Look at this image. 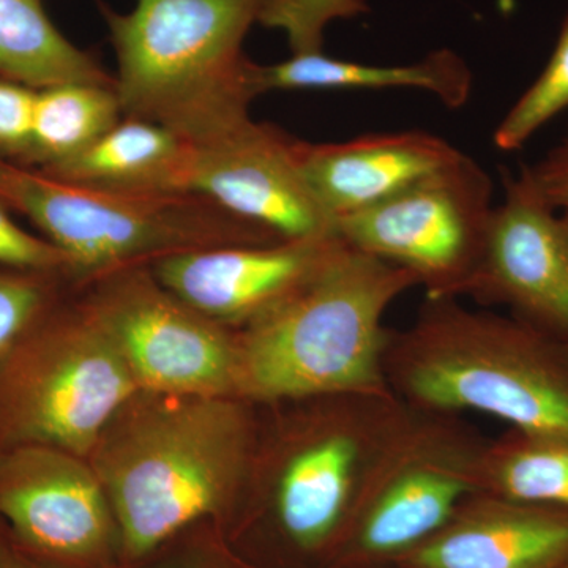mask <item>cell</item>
Masks as SVG:
<instances>
[{
  "label": "cell",
  "instance_id": "1",
  "mask_svg": "<svg viewBox=\"0 0 568 568\" xmlns=\"http://www.w3.org/2000/svg\"><path fill=\"white\" fill-rule=\"evenodd\" d=\"M416 275L342 237L323 264L235 335V395L298 402L342 394H392L384 361L388 306Z\"/></svg>",
  "mask_w": 568,
  "mask_h": 568
},
{
  "label": "cell",
  "instance_id": "2",
  "mask_svg": "<svg viewBox=\"0 0 568 568\" xmlns=\"http://www.w3.org/2000/svg\"><path fill=\"white\" fill-rule=\"evenodd\" d=\"M384 372L406 405L568 439V342L511 315L426 297L409 327L392 331Z\"/></svg>",
  "mask_w": 568,
  "mask_h": 568
},
{
  "label": "cell",
  "instance_id": "3",
  "mask_svg": "<svg viewBox=\"0 0 568 568\" xmlns=\"http://www.w3.org/2000/svg\"><path fill=\"white\" fill-rule=\"evenodd\" d=\"M148 394L123 405L91 454L136 556L219 507L254 447L252 417L231 396Z\"/></svg>",
  "mask_w": 568,
  "mask_h": 568
},
{
  "label": "cell",
  "instance_id": "4",
  "mask_svg": "<svg viewBox=\"0 0 568 568\" xmlns=\"http://www.w3.org/2000/svg\"><path fill=\"white\" fill-rule=\"evenodd\" d=\"M265 0H136L130 13L97 0L118 55L123 118L171 130L196 148L230 136L256 99L246 33Z\"/></svg>",
  "mask_w": 568,
  "mask_h": 568
},
{
  "label": "cell",
  "instance_id": "5",
  "mask_svg": "<svg viewBox=\"0 0 568 568\" xmlns=\"http://www.w3.org/2000/svg\"><path fill=\"white\" fill-rule=\"evenodd\" d=\"M0 203L39 227L70 261L74 286L171 254L284 239L201 194L144 196L62 182L0 156Z\"/></svg>",
  "mask_w": 568,
  "mask_h": 568
},
{
  "label": "cell",
  "instance_id": "6",
  "mask_svg": "<svg viewBox=\"0 0 568 568\" xmlns=\"http://www.w3.org/2000/svg\"><path fill=\"white\" fill-rule=\"evenodd\" d=\"M138 392L102 321L63 295L0 361V450L40 444L84 458Z\"/></svg>",
  "mask_w": 568,
  "mask_h": 568
},
{
  "label": "cell",
  "instance_id": "7",
  "mask_svg": "<svg viewBox=\"0 0 568 568\" xmlns=\"http://www.w3.org/2000/svg\"><path fill=\"white\" fill-rule=\"evenodd\" d=\"M487 443L457 414L403 402L347 517L354 551L390 558L439 532L467 497L484 493Z\"/></svg>",
  "mask_w": 568,
  "mask_h": 568
},
{
  "label": "cell",
  "instance_id": "8",
  "mask_svg": "<svg viewBox=\"0 0 568 568\" xmlns=\"http://www.w3.org/2000/svg\"><path fill=\"white\" fill-rule=\"evenodd\" d=\"M493 182L470 156L364 211L342 216L334 231L347 245L416 275L428 298L466 294L484 256Z\"/></svg>",
  "mask_w": 568,
  "mask_h": 568
},
{
  "label": "cell",
  "instance_id": "9",
  "mask_svg": "<svg viewBox=\"0 0 568 568\" xmlns=\"http://www.w3.org/2000/svg\"><path fill=\"white\" fill-rule=\"evenodd\" d=\"M88 286L82 301L121 347L140 390L235 395V336L170 293L151 265L111 272Z\"/></svg>",
  "mask_w": 568,
  "mask_h": 568
},
{
  "label": "cell",
  "instance_id": "10",
  "mask_svg": "<svg viewBox=\"0 0 568 568\" xmlns=\"http://www.w3.org/2000/svg\"><path fill=\"white\" fill-rule=\"evenodd\" d=\"M394 394L324 396L275 474L276 517L301 548H317L346 525L366 470L402 410Z\"/></svg>",
  "mask_w": 568,
  "mask_h": 568
},
{
  "label": "cell",
  "instance_id": "11",
  "mask_svg": "<svg viewBox=\"0 0 568 568\" xmlns=\"http://www.w3.org/2000/svg\"><path fill=\"white\" fill-rule=\"evenodd\" d=\"M484 256L465 295L568 342V211L545 204L503 170Z\"/></svg>",
  "mask_w": 568,
  "mask_h": 568
},
{
  "label": "cell",
  "instance_id": "12",
  "mask_svg": "<svg viewBox=\"0 0 568 568\" xmlns=\"http://www.w3.org/2000/svg\"><path fill=\"white\" fill-rule=\"evenodd\" d=\"M298 148L301 140L252 119L230 136L196 148L192 193L284 241L335 234L302 174Z\"/></svg>",
  "mask_w": 568,
  "mask_h": 568
},
{
  "label": "cell",
  "instance_id": "13",
  "mask_svg": "<svg viewBox=\"0 0 568 568\" xmlns=\"http://www.w3.org/2000/svg\"><path fill=\"white\" fill-rule=\"evenodd\" d=\"M0 521L32 551L80 558L102 547L108 496L84 458L22 444L0 450Z\"/></svg>",
  "mask_w": 568,
  "mask_h": 568
},
{
  "label": "cell",
  "instance_id": "14",
  "mask_svg": "<svg viewBox=\"0 0 568 568\" xmlns=\"http://www.w3.org/2000/svg\"><path fill=\"white\" fill-rule=\"evenodd\" d=\"M339 237L230 245L171 254L151 264L155 278L186 305L222 325L248 324L304 283Z\"/></svg>",
  "mask_w": 568,
  "mask_h": 568
},
{
  "label": "cell",
  "instance_id": "15",
  "mask_svg": "<svg viewBox=\"0 0 568 568\" xmlns=\"http://www.w3.org/2000/svg\"><path fill=\"white\" fill-rule=\"evenodd\" d=\"M568 560V511L478 493L409 552L413 568H559Z\"/></svg>",
  "mask_w": 568,
  "mask_h": 568
},
{
  "label": "cell",
  "instance_id": "16",
  "mask_svg": "<svg viewBox=\"0 0 568 568\" xmlns=\"http://www.w3.org/2000/svg\"><path fill=\"white\" fill-rule=\"evenodd\" d=\"M462 153L443 138L414 130L327 144L301 141L298 163L317 203L335 223L394 196Z\"/></svg>",
  "mask_w": 568,
  "mask_h": 568
},
{
  "label": "cell",
  "instance_id": "17",
  "mask_svg": "<svg viewBox=\"0 0 568 568\" xmlns=\"http://www.w3.org/2000/svg\"><path fill=\"white\" fill-rule=\"evenodd\" d=\"M196 145L142 119L122 118L91 148L41 173L88 189L144 196L192 193Z\"/></svg>",
  "mask_w": 568,
  "mask_h": 568
},
{
  "label": "cell",
  "instance_id": "18",
  "mask_svg": "<svg viewBox=\"0 0 568 568\" xmlns=\"http://www.w3.org/2000/svg\"><path fill=\"white\" fill-rule=\"evenodd\" d=\"M473 71L457 52L440 48L406 65H372L316 54L287 61L252 63L257 97L268 91H335V89H417L433 93L446 106H465L473 92Z\"/></svg>",
  "mask_w": 568,
  "mask_h": 568
},
{
  "label": "cell",
  "instance_id": "19",
  "mask_svg": "<svg viewBox=\"0 0 568 568\" xmlns=\"http://www.w3.org/2000/svg\"><path fill=\"white\" fill-rule=\"evenodd\" d=\"M44 0H0V77L41 91L61 84L115 85L92 52L74 47Z\"/></svg>",
  "mask_w": 568,
  "mask_h": 568
},
{
  "label": "cell",
  "instance_id": "20",
  "mask_svg": "<svg viewBox=\"0 0 568 568\" xmlns=\"http://www.w3.org/2000/svg\"><path fill=\"white\" fill-rule=\"evenodd\" d=\"M115 85L61 84L37 91L24 166L43 170L73 159L122 121Z\"/></svg>",
  "mask_w": 568,
  "mask_h": 568
},
{
  "label": "cell",
  "instance_id": "21",
  "mask_svg": "<svg viewBox=\"0 0 568 568\" xmlns=\"http://www.w3.org/2000/svg\"><path fill=\"white\" fill-rule=\"evenodd\" d=\"M484 493L568 511V439L510 428L488 440Z\"/></svg>",
  "mask_w": 568,
  "mask_h": 568
},
{
  "label": "cell",
  "instance_id": "22",
  "mask_svg": "<svg viewBox=\"0 0 568 568\" xmlns=\"http://www.w3.org/2000/svg\"><path fill=\"white\" fill-rule=\"evenodd\" d=\"M568 110V13L560 24L555 50L536 81L504 115L493 134L499 151L525 148L538 130Z\"/></svg>",
  "mask_w": 568,
  "mask_h": 568
},
{
  "label": "cell",
  "instance_id": "23",
  "mask_svg": "<svg viewBox=\"0 0 568 568\" xmlns=\"http://www.w3.org/2000/svg\"><path fill=\"white\" fill-rule=\"evenodd\" d=\"M67 283L62 272L0 265V361L61 301Z\"/></svg>",
  "mask_w": 568,
  "mask_h": 568
},
{
  "label": "cell",
  "instance_id": "24",
  "mask_svg": "<svg viewBox=\"0 0 568 568\" xmlns=\"http://www.w3.org/2000/svg\"><path fill=\"white\" fill-rule=\"evenodd\" d=\"M368 11L366 0H265L257 22L286 33L293 55H305L323 52L324 31L331 22Z\"/></svg>",
  "mask_w": 568,
  "mask_h": 568
},
{
  "label": "cell",
  "instance_id": "25",
  "mask_svg": "<svg viewBox=\"0 0 568 568\" xmlns=\"http://www.w3.org/2000/svg\"><path fill=\"white\" fill-rule=\"evenodd\" d=\"M0 265L29 271L62 272L70 276V261L48 239L22 230L0 203ZM73 282V280H71Z\"/></svg>",
  "mask_w": 568,
  "mask_h": 568
},
{
  "label": "cell",
  "instance_id": "26",
  "mask_svg": "<svg viewBox=\"0 0 568 568\" xmlns=\"http://www.w3.org/2000/svg\"><path fill=\"white\" fill-rule=\"evenodd\" d=\"M37 91L0 77V156L28 162Z\"/></svg>",
  "mask_w": 568,
  "mask_h": 568
},
{
  "label": "cell",
  "instance_id": "27",
  "mask_svg": "<svg viewBox=\"0 0 568 568\" xmlns=\"http://www.w3.org/2000/svg\"><path fill=\"white\" fill-rule=\"evenodd\" d=\"M518 175L549 207L568 211V129L541 159L523 164Z\"/></svg>",
  "mask_w": 568,
  "mask_h": 568
},
{
  "label": "cell",
  "instance_id": "28",
  "mask_svg": "<svg viewBox=\"0 0 568 568\" xmlns=\"http://www.w3.org/2000/svg\"><path fill=\"white\" fill-rule=\"evenodd\" d=\"M0 568H47L11 544L9 534L0 528Z\"/></svg>",
  "mask_w": 568,
  "mask_h": 568
},
{
  "label": "cell",
  "instance_id": "29",
  "mask_svg": "<svg viewBox=\"0 0 568 568\" xmlns=\"http://www.w3.org/2000/svg\"><path fill=\"white\" fill-rule=\"evenodd\" d=\"M559 568H568V560L566 564H562V566H560Z\"/></svg>",
  "mask_w": 568,
  "mask_h": 568
}]
</instances>
